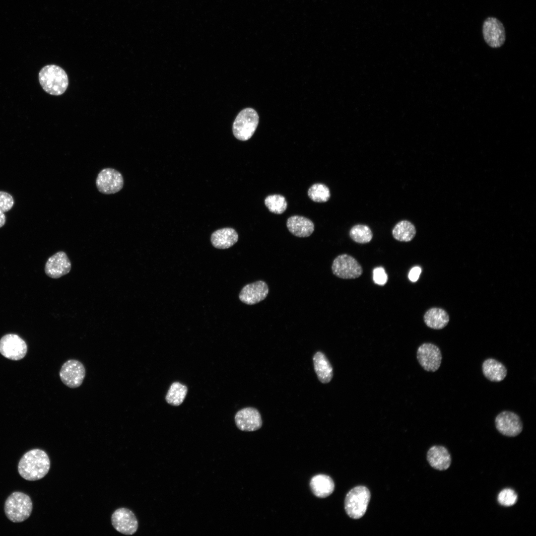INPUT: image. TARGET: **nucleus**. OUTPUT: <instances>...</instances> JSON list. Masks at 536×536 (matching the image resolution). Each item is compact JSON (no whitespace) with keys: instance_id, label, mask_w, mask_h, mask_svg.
<instances>
[{"instance_id":"f257e3e1","label":"nucleus","mask_w":536,"mask_h":536,"mask_svg":"<svg viewBox=\"0 0 536 536\" xmlns=\"http://www.w3.org/2000/svg\"><path fill=\"white\" fill-rule=\"evenodd\" d=\"M50 468V461L43 450L34 449L26 452L20 460L18 471L20 476L29 481L43 478Z\"/></svg>"},{"instance_id":"f03ea898","label":"nucleus","mask_w":536,"mask_h":536,"mask_svg":"<svg viewBox=\"0 0 536 536\" xmlns=\"http://www.w3.org/2000/svg\"><path fill=\"white\" fill-rule=\"evenodd\" d=\"M39 80L44 90L52 95L63 94L68 85L67 73L61 67L55 65L42 67L39 73Z\"/></svg>"},{"instance_id":"7ed1b4c3","label":"nucleus","mask_w":536,"mask_h":536,"mask_svg":"<svg viewBox=\"0 0 536 536\" xmlns=\"http://www.w3.org/2000/svg\"><path fill=\"white\" fill-rule=\"evenodd\" d=\"M30 497L21 492H14L6 499L4 512L7 518L13 523H20L27 519L32 511Z\"/></svg>"},{"instance_id":"20e7f679","label":"nucleus","mask_w":536,"mask_h":536,"mask_svg":"<svg viewBox=\"0 0 536 536\" xmlns=\"http://www.w3.org/2000/svg\"><path fill=\"white\" fill-rule=\"evenodd\" d=\"M370 499V492L364 486L351 489L346 494L344 509L347 515L354 519L361 518L365 513Z\"/></svg>"},{"instance_id":"39448f33","label":"nucleus","mask_w":536,"mask_h":536,"mask_svg":"<svg viewBox=\"0 0 536 536\" xmlns=\"http://www.w3.org/2000/svg\"><path fill=\"white\" fill-rule=\"evenodd\" d=\"M259 116L253 109L242 110L237 116L233 124V133L237 139L245 141L250 139L256 131Z\"/></svg>"},{"instance_id":"423d86ee","label":"nucleus","mask_w":536,"mask_h":536,"mask_svg":"<svg viewBox=\"0 0 536 536\" xmlns=\"http://www.w3.org/2000/svg\"><path fill=\"white\" fill-rule=\"evenodd\" d=\"M333 274L342 279H354L362 274L361 266L351 256L343 254L337 256L332 265Z\"/></svg>"},{"instance_id":"0eeeda50","label":"nucleus","mask_w":536,"mask_h":536,"mask_svg":"<svg viewBox=\"0 0 536 536\" xmlns=\"http://www.w3.org/2000/svg\"><path fill=\"white\" fill-rule=\"evenodd\" d=\"M86 371L83 364L76 359H69L62 366L59 375L62 382L70 388L79 387L83 383Z\"/></svg>"},{"instance_id":"6e6552de","label":"nucleus","mask_w":536,"mask_h":536,"mask_svg":"<svg viewBox=\"0 0 536 536\" xmlns=\"http://www.w3.org/2000/svg\"><path fill=\"white\" fill-rule=\"evenodd\" d=\"M96 185L98 190L102 194H115L123 187V177L120 172L113 168H104L98 174Z\"/></svg>"},{"instance_id":"1a4fd4ad","label":"nucleus","mask_w":536,"mask_h":536,"mask_svg":"<svg viewBox=\"0 0 536 536\" xmlns=\"http://www.w3.org/2000/svg\"><path fill=\"white\" fill-rule=\"evenodd\" d=\"M27 350L26 342L16 334H6L0 339V353L8 359L20 360L25 356Z\"/></svg>"},{"instance_id":"9d476101","label":"nucleus","mask_w":536,"mask_h":536,"mask_svg":"<svg viewBox=\"0 0 536 536\" xmlns=\"http://www.w3.org/2000/svg\"><path fill=\"white\" fill-rule=\"evenodd\" d=\"M417 359L425 370L435 372L441 365V352L437 345L431 343H424L417 349Z\"/></svg>"},{"instance_id":"9b49d317","label":"nucleus","mask_w":536,"mask_h":536,"mask_svg":"<svg viewBox=\"0 0 536 536\" xmlns=\"http://www.w3.org/2000/svg\"><path fill=\"white\" fill-rule=\"evenodd\" d=\"M111 522L114 529L124 535H132L138 529V521L135 515L126 508L115 510L112 515Z\"/></svg>"},{"instance_id":"f8f14e48","label":"nucleus","mask_w":536,"mask_h":536,"mask_svg":"<svg viewBox=\"0 0 536 536\" xmlns=\"http://www.w3.org/2000/svg\"><path fill=\"white\" fill-rule=\"evenodd\" d=\"M497 430L502 435L515 437L522 431L523 423L518 415L510 411L498 414L495 420Z\"/></svg>"},{"instance_id":"ddd939ff","label":"nucleus","mask_w":536,"mask_h":536,"mask_svg":"<svg viewBox=\"0 0 536 536\" xmlns=\"http://www.w3.org/2000/svg\"><path fill=\"white\" fill-rule=\"evenodd\" d=\"M482 33L485 42L492 48L501 47L505 41V30L503 24L493 17H488L485 20L482 26Z\"/></svg>"},{"instance_id":"4468645a","label":"nucleus","mask_w":536,"mask_h":536,"mask_svg":"<svg viewBox=\"0 0 536 536\" xmlns=\"http://www.w3.org/2000/svg\"><path fill=\"white\" fill-rule=\"evenodd\" d=\"M71 268V263L67 254L59 251L48 259L44 270L47 276L57 279L67 274Z\"/></svg>"},{"instance_id":"2eb2a0df","label":"nucleus","mask_w":536,"mask_h":536,"mask_svg":"<svg viewBox=\"0 0 536 536\" xmlns=\"http://www.w3.org/2000/svg\"><path fill=\"white\" fill-rule=\"evenodd\" d=\"M235 422L239 429L243 431H254L262 426L259 411L255 408L248 407L239 410L235 415Z\"/></svg>"},{"instance_id":"dca6fc26","label":"nucleus","mask_w":536,"mask_h":536,"mask_svg":"<svg viewBox=\"0 0 536 536\" xmlns=\"http://www.w3.org/2000/svg\"><path fill=\"white\" fill-rule=\"evenodd\" d=\"M268 293V287L264 281L259 280L244 286L239 295L240 300L247 305H254L264 300Z\"/></svg>"},{"instance_id":"f3484780","label":"nucleus","mask_w":536,"mask_h":536,"mask_svg":"<svg viewBox=\"0 0 536 536\" xmlns=\"http://www.w3.org/2000/svg\"><path fill=\"white\" fill-rule=\"evenodd\" d=\"M427 460L429 465L439 470L447 469L451 464V457L448 450L444 446H433L427 453Z\"/></svg>"},{"instance_id":"a211bd4d","label":"nucleus","mask_w":536,"mask_h":536,"mask_svg":"<svg viewBox=\"0 0 536 536\" xmlns=\"http://www.w3.org/2000/svg\"><path fill=\"white\" fill-rule=\"evenodd\" d=\"M289 232L298 237H307L314 230V225L309 219L299 215H294L288 218L286 223Z\"/></svg>"},{"instance_id":"6ab92c4d","label":"nucleus","mask_w":536,"mask_h":536,"mask_svg":"<svg viewBox=\"0 0 536 536\" xmlns=\"http://www.w3.org/2000/svg\"><path fill=\"white\" fill-rule=\"evenodd\" d=\"M315 371L322 383H329L333 377V369L329 360L322 352L318 351L313 357Z\"/></svg>"},{"instance_id":"aec40b11","label":"nucleus","mask_w":536,"mask_h":536,"mask_svg":"<svg viewBox=\"0 0 536 536\" xmlns=\"http://www.w3.org/2000/svg\"><path fill=\"white\" fill-rule=\"evenodd\" d=\"M310 486L313 493L317 497L325 498L334 491L335 484L331 477L325 474H318L313 476Z\"/></svg>"},{"instance_id":"412c9836","label":"nucleus","mask_w":536,"mask_h":536,"mask_svg":"<svg viewBox=\"0 0 536 536\" xmlns=\"http://www.w3.org/2000/svg\"><path fill=\"white\" fill-rule=\"evenodd\" d=\"M238 240L237 232L232 228H224L214 231L211 242L216 248L225 249L234 245Z\"/></svg>"},{"instance_id":"4be33fe9","label":"nucleus","mask_w":536,"mask_h":536,"mask_svg":"<svg viewBox=\"0 0 536 536\" xmlns=\"http://www.w3.org/2000/svg\"><path fill=\"white\" fill-rule=\"evenodd\" d=\"M484 376L489 381L498 382L504 379L507 374L506 367L494 358L485 359L482 364Z\"/></svg>"},{"instance_id":"5701e85b","label":"nucleus","mask_w":536,"mask_h":536,"mask_svg":"<svg viewBox=\"0 0 536 536\" xmlns=\"http://www.w3.org/2000/svg\"><path fill=\"white\" fill-rule=\"evenodd\" d=\"M423 319L425 324L429 328L440 330L447 325L449 321V316L448 313L441 308H432L425 312Z\"/></svg>"},{"instance_id":"b1692460","label":"nucleus","mask_w":536,"mask_h":536,"mask_svg":"<svg viewBox=\"0 0 536 536\" xmlns=\"http://www.w3.org/2000/svg\"><path fill=\"white\" fill-rule=\"evenodd\" d=\"M416 233L414 225L408 220H402L394 226L392 230L393 237L401 242L411 241Z\"/></svg>"},{"instance_id":"393cba45","label":"nucleus","mask_w":536,"mask_h":536,"mask_svg":"<svg viewBox=\"0 0 536 536\" xmlns=\"http://www.w3.org/2000/svg\"><path fill=\"white\" fill-rule=\"evenodd\" d=\"M188 392L186 386L178 382L173 383L170 386L165 400L167 402L172 405L178 406L184 401Z\"/></svg>"},{"instance_id":"a878e982","label":"nucleus","mask_w":536,"mask_h":536,"mask_svg":"<svg viewBox=\"0 0 536 536\" xmlns=\"http://www.w3.org/2000/svg\"><path fill=\"white\" fill-rule=\"evenodd\" d=\"M349 236L354 242L360 244L370 242L373 238L372 232L369 226L364 224L353 226L349 231Z\"/></svg>"},{"instance_id":"bb28decb","label":"nucleus","mask_w":536,"mask_h":536,"mask_svg":"<svg viewBox=\"0 0 536 536\" xmlns=\"http://www.w3.org/2000/svg\"><path fill=\"white\" fill-rule=\"evenodd\" d=\"M308 195L311 200L316 202H326L331 197L330 189L322 183H316L311 186L308 189Z\"/></svg>"},{"instance_id":"cd10ccee","label":"nucleus","mask_w":536,"mask_h":536,"mask_svg":"<svg viewBox=\"0 0 536 536\" xmlns=\"http://www.w3.org/2000/svg\"><path fill=\"white\" fill-rule=\"evenodd\" d=\"M265 204L269 211L275 214H282L287 208L285 198L280 195H271L267 197Z\"/></svg>"},{"instance_id":"c85d7f7f","label":"nucleus","mask_w":536,"mask_h":536,"mask_svg":"<svg viewBox=\"0 0 536 536\" xmlns=\"http://www.w3.org/2000/svg\"><path fill=\"white\" fill-rule=\"evenodd\" d=\"M517 495L512 489L505 488L498 495L497 500L502 506L510 507L514 505L517 500Z\"/></svg>"},{"instance_id":"c756f323","label":"nucleus","mask_w":536,"mask_h":536,"mask_svg":"<svg viewBox=\"0 0 536 536\" xmlns=\"http://www.w3.org/2000/svg\"><path fill=\"white\" fill-rule=\"evenodd\" d=\"M14 200L9 194L0 191V211L2 212L9 210L13 206Z\"/></svg>"},{"instance_id":"7c9ffc66","label":"nucleus","mask_w":536,"mask_h":536,"mask_svg":"<svg viewBox=\"0 0 536 536\" xmlns=\"http://www.w3.org/2000/svg\"><path fill=\"white\" fill-rule=\"evenodd\" d=\"M373 279L375 283L380 285H385L388 280V275L385 269L382 267H377L373 271Z\"/></svg>"},{"instance_id":"2f4dec72","label":"nucleus","mask_w":536,"mask_h":536,"mask_svg":"<svg viewBox=\"0 0 536 536\" xmlns=\"http://www.w3.org/2000/svg\"><path fill=\"white\" fill-rule=\"evenodd\" d=\"M421 272V268L418 266L412 268L408 273V278L412 282L416 281Z\"/></svg>"},{"instance_id":"473e14b6","label":"nucleus","mask_w":536,"mask_h":536,"mask_svg":"<svg viewBox=\"0 0 536 536\" xmlns=\"http://www.w3.org/2000/svg\"><path fill=\"white\" fill-rule=\"evenodd\" d=\"M5 216L3 212L0 211V228L3 226L5 223Z\"/></svg>"}]
</instances>
